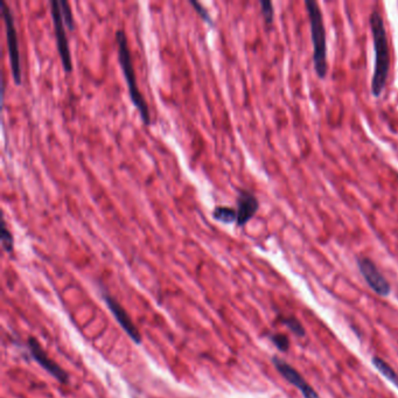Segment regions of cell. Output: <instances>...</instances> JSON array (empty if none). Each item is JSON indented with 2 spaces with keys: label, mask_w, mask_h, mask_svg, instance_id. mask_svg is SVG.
<instances>
[{
  "label": "cell",
  "mask_w": 398,
  "mask_h": 398,
  "mask_svg": "<svg viewBox=\"0 0 398 398\" xmlns=\"http://www.w3.org/2000/svg\"><path fill=\"white\" fill-rule=\"evenodd\" d=\"M1 246H3V249L8 254L12 253L13 248H14V239H13L12 233L8 231V224L5 222L4 219H3V222H1Z\"/></svg>",
  "instance_id": "14"
},
{
  "label": "cell",
  "mask_w": 398,
  "mask_h": 398,
  "mask_svg": "<svg viewBox=\"0 0 398 398\" xmlns=\"http://www.w3.org/2000/svg\"><path fill=\"white\" fill-rule=\"evenodd\" d=\"M28 348H30V353H31L32 358L36 360V362L39 363L40 366L45 371H48L60 383H63V384L68 383V381H69L68 374H67L66 371H63L62 368L60 367L58 363H55L46 354V351H43V348L40 346L39 342L34 338H30L28 339Z\"/></svg>",
  "instance_id": "8"
},
{
  "label": "cell",
  "mask_w": 398,
  "mask_h": 398,
  "mask_svg": "<svg viewBox=\"0 0 398 398\" xmlns=\"http://www.w3.org/2000/svg\"><path fill=\"white\" fill-rule=\"evenodd\" d=\"M272 363H274V368L277 369L278 373L288 382L296 386L298 390L301 391V395L304 396V398H320L318 393L313 389L312 386H309L307 381L291 364L285 362L284 360L279 359L277 356H274L272 359Z\"/></svg>",
  "instance_id": "7"
},
{
  "label": "cell",
  "mask_w": 398,
  "mask_h": 398,
  "mask_svg": "<svg viewBox=\"0 0 398 398\" xmlns=\"http://www.w3.org/2000/svg\"><path fill=\"white\" fill-rule=\"evenodd\" d=\"M0 8H1V16L4 19L12 78L16 86H20L23 82V75H21L23 71H21V63H20L19 43H18V33H16V24H14V16H13L11 8L4 0L0 1Z\"/></svg>",
  "instance_id": "4"
},
{
  "label": "cell",
  "mask_w": 398,
  "mask_h": 398,
  "mask_svg": "<svg viewBox=\"0 0 398 398\" xmlns=\"http://www.w3.org/2000/svg\"><path fill=\"white\" fill-rule=\"evenodd\" d=\"M211 215L218 222L224 223V224H231L237 221V211L234 207L218 206L213 209Z\"/></svg>",
  "instance_id": "11"
},
{
  "label": "cell",
  "mask_w": 398,
  "mask_h": 398,
  "mask_svg": "<svg viewBox=\"0 0 398 398\" xmlns=\"http://www.w3.org/2000/svg\"><path fill=\"white\" fill-rule=\"evenodd\" d=\"M189 4L194 8L196 10V12L199 14L201 18H202L208 25H211V26H215L214 20L211 19V14L208 12L206 8H203L202 4H200L199 1H196V0H189Z\"/></svg>",
  "instance_id": "17"
},
{
  "label": "cell",
  "mask_w": 398,
  "mask_h": 398,
  "mask_svg": "<svg viewBox=\"0 0 398 398\" xmlns=\"http://www.w3.org/2000/svg\"><path fill=\"white\" fill-rule=\"evenodd\" d=\"M259 4H261V14H263L266 24H272L274 18V4L270 0H261Z\"/></svg>",
  "instance_id": "16"
},
{
  "label": "cell",
  "mask_w": 398,
  "mask_h": 398,
  "mask_svg": "<svg viewBox=\"0 0 398 398\" xmlns=\"http://www.w3.org/2000/svg\"><path fill=\"white\" fill-rule=\"evenodd\" d=\"M103 299L106 301V306H108V309H110V312L113 313L115 319L118 321V324L121 325L123 329L126 332V334H128V336H129L130 338L136 342V344H141V332H139L138 328L134 326V324H133L132 320H131L129 314H128L126 311L123 309V306H121V305L119 304L115 298L109 296L108 293H104V294H103Z\"/></svg>",
  "instance_id": "9"
},
{
  "label": "cell",
  "mask_w": 398,
  "mask_h": 398,
  "mask_svg": "<svg viewBox=\"0 0 398 398\" xmlns=\"http://www.w3.org/2000/svg\"><path fill=\"white\" fill-rule=\"evenodd\" d=\"M60 8H61V16H62L63 21L66 27L69 31H73L75 28L74 18H73V12H71V4L67 0H59Z\"/></svg>",
  "instance_id": "13"
},
{
  "label": "cell",
  "mask_w": 398,
  "mask_h": 398,
  "mask_svg": "<svg viewBox=\"0 0 398 398\" xmlns=\"http://www.w3.org/2000/svg\"><path fill=\"white\" fill-rule=\"evenodd\" d=\"M305 6L309 14L311 36L313 43V63L314 71L318 78L325 80L328 71L327 65V40H326V28L324 24V16L320 6L313 0H305Z\"/></svg>",
  "instance_id": "2"
},
{
  "label": "cell",
  "mask_w": 398,
  "mask_h": 398,
  "mask_svg": "<svg viewBox=\"0 0 398 398\" xmlns=\"http://www.w3.org/2000/svg\"><path fill=\"white\" fill-rule=\"evenodd\" d=\"M236 211H237L238 226H244L250 220L254 218L259 209V201L257 198L246 189H239L237 201H236Z\"/></svg>",
  "instance_id": "10"
},
{
  "label": "cell",
  "mask_w": 398,
  "mask_h": 398,
  "mask_svg": "<svg viewBox=\"0 0 398 398\" xmlns=\"http://www.w3.org/2000/svg\"><path fill=\"white\" fill-rule=\"evenodd\" d=\"M283 324L285 325L286 327L289 328L291 332L294 333L297 336H305V328L301 324V321L296 319L294 316H286L283 318Z\"/></svg>",
  "instance_id": "15"
},
{
  "label": "cell",
  "mask_w": 398,
  "mask_h": 398,
  "mask_svg": "<svg viewBox=\"0 0 398 398\" xmlns=\"http://www.w3.org/2000/svg\"><path fill=\"white\" fill-rule=\"evenodd\" d=\"M358 266L364 281H367L368 285L375 293L382 297L389 296L390 285L374 261L367 257H361L358 259Z\"/></svg>",
  "instance_id": "6"
},
{
  "label": "cell",
  "mask_w": 398,
  "mask_h": 398,
  "mask_svg": "<svg viewBox=\"0 0 398 398\" xmlns=\"http://www.w3.org/2000/svg\"><path fill=\"white\" fill-rule=\"evenodd\" d=\"M271 341L274 342V346L281 351H286L290 348V341L288 336L284 334H274L271 336Z\"/></svg>",
  "instance_id": "18"
},
{
  "label": "cell",
  "mask_w": 398,
  "mask_h": 398,
  "mask_svg": "<svg viewBox=\"0 0 398 398\" xmlns=\"http://www.w3.org/2000/svg\"><path fill=\"white\" fill-rule=\"evenodd\" d=\"M373 43H374L375 67L371 78V94L374 97H379L386 88L388 74L390 69V54L388 47L386 26L382 14L374 10L369 16Z\"/></svg>",
  "instance_id": "1"
},
{
  "label": "cell",
  "mask_w": 398,
  "mask_h": 398,
  "mask_svg": "<svg viewBox=\"0 0 398 398\" xmlns=\"http://www.w3.org/2000/svg\"><path fill=\"white\" fill-rule=\"evenodd\" d=\"M51 13L53 24H54L55 38H56V46H58L60 59H61L65 71L67 73H71L73 71L71 48H69V43L67 38L66 25L61 16L59 0H51Z\"/></svg>",
  "instance_id": "5"
},
{
  "label": "cell",
  "mask_w": 398,
  "mask_h": 398,
  "mask_svg": "<svg viewBox=\"0 0 398 398\" xmlns=\"http://www.w3.org/2000/svg\"><path fill=\"white\" fill-rule=\"evenodd\" d=\"M373 364H374L375 368L381 373V374L386 377L388 381H390L391 383H394L395 386H398V375L396 371L393 369L389 363H386L384 360L381 359V358H374L373 359Z\"/></svg>",
  "instance_id": "12"
},
{
  "label": "cell",
  "mask_w": 398,
  "mask_h": 398,
  "mask_svg": "<svg viewBox=\"0 0 398 398\" xmlns=\"http://www.w3.org/2000/svg\"><path fill=\"white\" fill-rule=\"evenodd\" d=\"M116 41H117L118 46V59H119V63H121V71L124 73L125 81L128 83L130 98L132 101L133 106L141 115V118L144 121V124L150 125L151 124V116H150L149 106L145 101L141 90L138 89L136 73H134L132 58H131V51H130L128 39H126L125 32L123 30H118L117 33H116Z\"/></svg>",
  "instance_id": "3"
}]
</instances>
